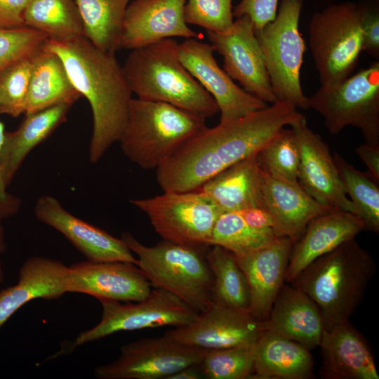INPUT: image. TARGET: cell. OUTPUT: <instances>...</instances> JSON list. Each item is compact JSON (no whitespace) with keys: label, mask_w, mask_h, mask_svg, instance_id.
<instances>
[{"label":"cell","mask_w":379,"mask_h":379,"mask_svg":"<svg viewBox=\"0 0 379 379\" xmlns=\"http://www.w3.org/2000/svg\"><path fill=\"white\" fill-rule=\"evenodd\" d=\"M277 100L238 119L205 127L156 169L163 191L188 192L233 164L257 154L283 128L304 115Z\"/></svg>","instance_id":"obj_1"},{"label":"cell","mask_w":379,"mask_h":379,"mask_svg":"<svg viewBox=\"0 0 379 379\" xmlns=\"http://www.w3.org/2000/svg\"><path fill=\"white\" fill-rule=\"evenodd\" d=\"M43 49L56 54L93 116L89 160L98 162L119 142L126 128L132 91L114 53L96 47L85 36L48 37Z\"/></svg>","instance_id":"obj_2"},{"label":"cell","mask_w":379,"mask_h":379,"mask_svg":"<svg viewBox=\"0 0 379 379\" xmlns=\"http://www.w3.org/2000/svg\"><path fill=\"white\" fill-rule=\"evenodd\" d=\"M375 271L371 254L353 238L313 261L292 283L316 303L328 331L349 321Z\"/></svg>","instance_id":"obj_3"},{"label":"cell","mask_w":379,"mask_h":379,"mask_svg":"<svg viewBox=\"0 0 379 379\" xmlns=\"http://www.w3.org/2000/svg\"><path fill=\"white\" fill-rule=\"evenodd\" d=\"M178 48L168 38L132 50L122 66L128 84L137 98L211 118L219 112L216 102L181 63Z\"/></svg>","instance_id":"obj_4"},{"label":"cell","mask_w":379,"mask_h":379,"mask_svg":"<svg viewBox=\"0 0 379 379\" xmlns=\"http://www.w3.org/2000/svg\"><path fill=\"white\" fill-rule=\"evenodd\" d=\"M206 119L165 102L133 98L119 142L131 162L145 170L157 169L206 127Z\"/></svg>","instance_id":"obj_5"},{"label":"cell","mask_w":379,"mask_h":379,"mask_svg":"<svg viewBox=\"0 0 379 379\" xmlns=\"http://www.w3.org/2000/svg\"><path fill=\"white\" fill-rule=\"evenodd\" d=\"M121 239L137 255V266L152 286L173 293L198 313L213 303V276L202 247L165 240L148 246L127 232Z\"/></svg>","instance_id":"obj_6"},{"label":"cell","mask_w":379,"mask_h":379,"mask_svg":"<svg viewBox=\"0 0 379 379\" xmlns=\"http://www.w3.org/2000/svg\"><path fill=\"white\" fill-rule=\"evenodd\" d=\"M362 14L363 3L345 1L312 15L308 45L321 86H333L352 75L362 51Z\"/></svg>","instance_id":"obj_7"},{"label":"cell","mask_w":379,"mask_h":379,"mask_svg":"<svg viewBox=\"0 0 379 379\" xmlns=\"http://www.w3.org/2000/svg\"><path fill=\"white\" fill-rule=\"evenodd\" d=\"M303 0H280L275 18L255 31L277 100L308 109L300 84L306 49L299 30Z\"/></svg>","instance_id":"obj_8"},{"label":"cell","mask_w":379,"mask_h":379,"mask_svg":"<svg viewBox=\"0 0 379 379\" xmlns=\"http://www.w3.org/2000/svg\"><path fill=\"white\" fill-rule=\"evenodd\" d=\"M332 135L347 126L359 128L366 144L379 147V62L331 87L320 86L307 98Z\"/></svg>","instance_id":"obj_9"},{"label":"cell","mask_w":379,"mask_h":379,"mask_svg":"<svg viewBox=\"0 0 379 379\" xmlns=\"http://www.w3.org/2000/svg\"><path fill=\"white\" fill-rule=\"evenodd\" d=\"M129 201L147 215L164 240L193 247L209 246L214 224L220 214L199 190L164 191L159 195Z\"/></svg>","instance_id":"obj_10"},{"label":"cell","mask_w":379,"mask_h":379,"mask_svg":"<svg viewBox=\"0 0 379 379\" xmlns=\"http://www.w3.org/2000/svg\"><path fill=\"white\" fill-rule=\"evenodd\" d=\"M102 313L100 322L79 333L65 352L78 346L105 338L119 331H131L166 326H185L197 319L199 313L173 293L161 289L152 290L149 295L136 303L100 300Z\"/></svg>","instance_id":"obj_11"},{"label":"cell","mask_w":379,"mask_h":379,"mask_svg":"<svg viewBox=\"0 0 379 379\" xmlns=\"http://www.w3.org/2000/svg\"><path fill=\"white\" fill-rule=\"evenodd\" d=\"M207 350L187 346L165 336L127 343L117 359L95 369L98 379H167L187 366L198 365Z\"/></svg>","instance_id":"obj_12"},{"label":"cell","mask_w":379,"mask_h":379,"mask_svg":"<svg viewBox=\"0 0 379 379\" xmlns=\"http://www.w3.org/2000/svg\"><path fill=\"white\" fill-rule=\"evenodd\" d=\"M264 331L262 321L250 312L213 302L190 324L164 336L187 346L218 350L253 345Z\"/></svg>","instance_id":"obj_13"},{"label":"cell","mask_w":379,"mask_h":379,"mask_svg":"<svg viewBox=\"0 0 379 379\" xmlns=\"http://www.w3.org/2000/svg\"><path fill=\"white\" fill-rule=\"evenodd\" d=\"M206 32L214 51L222 57L224 70L233 80L266 103L277 101L255 29L248 16L237 18L229 32Z\"/></svg>","instance_id":"obj_14"},{"label":"cell","mask_w":379,"mask_h":379,"mask_svg":"<svg viewBox=\"0 0 379 379\" xmlns=\"http://www.w3.org/2000/svg\"><path fill=\"white\" fill-rule=\"evenodd\" d=\"M211 44L194 38L179 43L178 58L183 66L213 97L220 112V121L241 118L267 106V103L237 85L221 69Z\"/></svg>","instance_id":"obj_15"},{"label":"cell","mask_w":379,"mask_h":379,"mask_svg":"<svg viewBox=\"0 0 379 379\" xmlns=\"http://www.w3.org/2000/svg\"><path fill=\"white\" fill-rule=\"evenodd\" d=\"M290 126L299 148L300 186L319 203L355 215L354 205L347 197L327 144L308 127L305 116Z\"/></svg>","instance_id":"obj_16"},{"label":"cell","mask_w":379,"mask_h":379,"mask_svg":"<svg viewBox=\"0 0 379 379\" xmlns=\"http://www.w3.org/2000/svg\"><path fill=\"white\" fill-rule=\"evenodd\" d=\"M34 212L39 220L61 233L88 260L138 265V259L121 238L73 215L54 197H39Z\"/></svg>","instance_id":"obj_17"},{"label":"cell","mask_w":379,"mask_h":379,"mask_svg":"<svg viewBox=\"0 0 379 379\" xmlns=\"http://www.w3.org/2000/svg\"><path fill=\"white\" fill-rule=\"evenodd\" d=\"M69 293L98 300L138 302L150 293L151 284L135 265L121 261H82L69 267Z\"/></svg>","instance_id":"obj_18"},{"label":"cell","mask_w":379,"mask_h":379,"mask_svg":"<svg viewBox=\"0 0 379 379\" xmlns=\"http://www.w3.org/2000/svg\"><path fill=\"white\" fill-rule=\"evenodd\" d=\"M187 0H133L124 15L119 49L133 50L173 37L194 38L184 16Z\"/></svg>","instance_id":"obj_19"},{"label":"cell","mask_w":379,"mask_h":379,"mask_svg":"<svg viewBox=\"0 0 379 379\" xmlns=\"http://www.w3.org/2000/svg\"><path fill=\"white\" fill-rule=\"evenodd\" d=\"M293 241L278 238L268 245L242 253H233L250 291V312L257 319L268 318L273 302L284 284Z\"/></svg>","instance_id":"obj_20"},{"label":"cell","mask_w":379,"mask_h":379,"mask_svg":"<svg viewBox=\"0 0 379 379\" xmlns=\"http://www.w3.org/2000/svg\"><path fill=\"white\" fill-rule=\"evenodd\" d=\"M69 268L62 261L41 256L27 259L17 284L0 291V328L29 301L58 299L69 293Z\"/></svg>","instance_id":"obj_21"},{"label":"cell","mask_w":379,"mask_h":379,"mask_svg":"<svg viewBox=\"0 0 379 379\" xmlns=\"http://www.w3.org/2000/svg\"><path fill=\"white\" fill-rule=\"evenodd\" d=\"M364 230L362 220L347 211L332 208L307 225L293 246L285 281L293 282L313 261Z\"/></svg>","instance_id":"obj_22"},{"label":"cell","mask_w":379,"mask_h":379,"mask_svg":"<svg viewBox=\"0 0 379 379\" xmlns=\"http://www.w3.org/2000/svg\"><path fill=\"white\" fill-rule=\"evenodd\" d=\"M262 207L271 215L280 237H287L295 243L309 222L332 208L312 198L300 186L272 176L261 170Z\"/></svg>","instance_id":"obj_23"},{"label":"cell","mask_w":379,"mask_h":379,"mask_svg":"<svg viewBox=\"0 0 379 379\" xmlns=\"http://www.w3.org/2000/svg\"><path fill=\"white\" fill-rule=\"evenodd\" d=\"M262 325L264 331L298 342L310 350L319 346L325 329L316 303L299 287L284 284Z\"/></svg>","instance_id":"obj_24"},{"label":"cell","mask_w":379,"mask_h":379,"mask_svg":"<svg viewBox=\"0 0 379 379\" xmlns=\"http://www.w3.org/2000/svg\"><path fill=\"white\" fill-rule=\"evenodd\" d=\"M325 379H379L366 338L349 321L324 330L319 346Z\"/></svg>","instance_id":"obj_25"},{"label":"cell","mask_w":379,"mask_h":379,"mask_svg":"<svg viewBox=\"0 0 379 379\" xmlns=\"http://www.w3.org/2000/svg\"><path fill=\"white\" fill-rule=\"evenodd\" d=\"M257 154L220 172L197 190L206 197L220 213L251 207L263 208L261 169Z\"/></svg>","instance_id":"obj_26"},{"label":"cell","mask_w":379,"mask_h":379,"mask_svg":"<svg viewBox=\"0 0 379 379\" xmlns=\"http://www.w3.org/2000/svg\"><path fill=\"white\" fill-rule=\"evenodd\" d=\"M71 106L61 103L25 114L17 129L5 132L0 155V175L6 188L29 152L65 121Z\"/></svg>","instance_id":"obj_27"},{"label":"cell","mask_w":379,"mask_h":379,"mask_svg":"<svg viewBox=\"0 0 379 379\" xmlns=\"http://www.w3.org/2000/svg\"><path fill=\"white\" fill-rule=\"evenodd\" d=\"M252 378L311 379L314 361L310 350L294 340L263 331L253 345Z\"/></svg>","instance_id":"obj_28"},{"label":"cell","mask_w":379,"mask_h":379,"mask_svg":"<svg viewBox=\"0 0 379 379\" xmlns=\"http://www.w3.org/2000/svg\"><path fill=\"white\" fill-rule=\"evenodd\" d=\"M80 97L56 54L41 48L33 55L25 114L61 103L72 105Z\"/></svg>","instance_id":"obj_29"},{"label":"cell","mask_w":379,"mask_h":379,"mask_svg":"<svg viewBox=\"0 0 379 379\" xmlns=\"http://www.w3.org/2000/svg\"><path fill=\"white\" fill-rule=\"evenodd\" d=\"M84 36L98 48L114 53L119 49L129 0H76Z\"/></svg>","instance_id":"obj_30"},{"label":"cell","mask_w":379,"mask_h":379,"mask_svg":"<svg viewBox=\"0 0 379 379\" xmlns=\"http://www.w3.org/2000/svg\"><path fill=\"white\" fill-rule=\"evenodd\" d=\"M211 246L205 256L213 276V302L250 312L248 285L234 255L220 246Z\"/></svg>","instance_id":"obj_31"},{"label":"cell","mask_w":379,"mask_h":379,"mask_svg":"<svg viewBox=\"0 0 379 379\" xmlns=\"http://www.w3.org/2000/svg\"><path fill=\"white\" fill-rule=\"evenodd\" d=\"M23 18L27 27L53 38L84 35L76 0H31Z\"/></svg>","instance_id":"obj_32"},{"label":"cell","mask_w":379,"mask_h":379,"mask_svg":"<svg viewBox=\"0 0 379 379\" xmlns=\"http://www.w3.org/2000/svg\"><path fill=\"white\" fill-rule=\"evenodd\" d=\"M333 158L345 192L354 205L355 215L362 220L364 230L378 233V183L367 172L356 169L336 152Z\"/></svg>","instance_id":"obj_33"},{"label":"cell","mask_w":379,"mask_h":379,"mask_svg":"<svg viewBox=\"0 0 379 379\" xmlns=\"http://www.w3.org/2000/svg\"><path fill=\"white\" fill-rule=\"evenodd\" d=\"M274 232L249 226L238 211L220 213L213 228L209 246L218 245L233 253H242L265 246L277 240Z\"/></svg>","instance_id":"obj_34"},{"label":"cell","mask_w":379,"mask_h":379,"mask_svg":"<svg viewBox=\"0 0 379 379\" xmlns=\"http://www.w3.org/2000/svg\"><path fill=\"white\" fill-rule=\"evenodd\" d=\"M260 169L282 180L298 182L300 153L291 128H283L257 154Z\"/></svg>","instance_id":"obj_35"},{"label":"cell","mask_w":379,"mask_h":379,"mask_svg":"<svg viewBox=\"0 0 379 379\" xmlns=\"http://www.w3.org/2000/svg\"><path fill=\"white\" fill-rule=\"evenodd\" d=\"M199 367L203 378H252L253 345L207 350Z\"/></svg>","instance_id":"obj_36"},{"label":"cell","mask_w":379,"mask_h":379,"mask_svg":"<svg viewBox=\"0 0 379 379\" xmlns=\"http://www.w3.org/2000/svg\"><path fill=\"white\" fill-rule=\"evenodd\" d=\"M33 55L18 60L0 72V114L18 117L25 114Z\"/></svg>","instance_id":"obj_37"},{"label":"cell","mask_w":379,"mask_h":379,"mask_svg":"<svg viewBox=\"0 0 379 379\" xmlns=\"http://www.w3.org/2000/svg\"><path fill=\"white\" fill-rule=\"evenodd\" d=\"M232 1L187 0L184 7L185 22L201 27L206 32H229L234 22Z\"/></svg>","instance_id":"obj_38"},{"label":"cell","mask_w":379,"mask_h":379,"mask_svg":"<svg viewBox=\"0 0 379 379\" xmlns=\"http://www.w3.org/2000/svg\"><path fill=\"white\" fill-rule=\"evenodd\" d=\"M48 37L45 33L27 26L0 27V72L13 62L35 54Z\"/></svg>","instance_id":"obj_39"},{"label":"cell","mask_w":379,"mask_h":379,"mask_svg":"<svg viewBox=\"0 0 379 379\" xmlns=\"http://www.w3.org/2000/svg\"><path fill=\"white\" fill-rule=\"evenodd\" d=\"M279 0H241L233 9L234 17L247 15L255 31L262 28L276 17Z\"/></svg>","instance_id":"obj_40"},{"label":"cell","mask_w":379,"mask_h":379,"mask_svg":"<svg viewBox=\"0 0 379 379\" xmlns=\"http://www.w3.org/2000/svg\"><path fill=\"white\" fill-rule=\"evenodd\" d=\"M362 51L379 59V13L378 8L363 3Z\"/></svg>","instance_id":"obj_41"},{"label":"cell","mask_w":379,"mask_h":379,"mask_svg":"<svg viewBox=\"0 0 379 379\" xmlns=\"http://www.w3.org/2000/svg\"><path fill=\"white\" fill-rule=\"evenodd\" d=\"M31 0H0V27L25 26L24 13Z\"/></svg>","instance_id":"obj_42"},{"label":"cell","mask_w":379,"mask_h":379,"mask_svg":"<svg viewBox=\"0 0 379 379\" xmlns=\"http://www.w3.org/2000/svg\"><path fill=\"white\" fill-rule=\"evenodd\" d=\"M237 211L251 227L260 231L274 232L279 237L272 217L264 208L251 207Z\"/></svg>","instance_id":"obj_43"},{"label":"cell","mask_w":379,"mask_h":379,"mask_svg":"<svg viewBox=\"0 0 379 379\" xmlns=\"http://www.w3.org/2000/svg\"><path fill=\"white\" fill-rule=\"evenodd\" d=\"M5 132L4 125L0 120V155ZM21 206L20 199L7 191L0 175V220H3L15 215L19 212Z\"/></svg>","instance_id":"obj_44"},{"label":"cell","mask_w":379,"mask_h":379,"mask_svg":"<svg viewBox=\"0 0 379 379\" xmlns=\"http://www.w3.org/2000/svg\"><path fill=\"white\" fill-rule=\"evenodd\" d=\"M355 152L368 168V173L379 184V147L363 144L357 147Z\"/></svg>","instance_id":"obj_45"},{"label":"cell","mask_w":379,"mask_h":379,"mask_svg":"<svg viewBox=\"0 0 379 379\" xmlns=\"http://www.w3.org/2000/svg\"><path fill=\"white\" fill-rule=\"evenodd\" d=\"M203 375L199 369V364L185 367L173 374L167 379H201Z\"/></svg>","instance_id":"obj_46"},{"label":"cell","mask_w":379,"mask_h":379,"mask_svg":"<svg viewBox=\"0 0 379 379\" xmlns=\"http://www.w3.org/2000/svg\"><path fill=\"white\" fill-rule=\"evenodd\" d=\"M6 249V239L4 229L2 225V220H0V284L3 283L5 279L4 269L1 260V256Z\"/></svg>","instance_id":"obj_47"}]
</instances>
